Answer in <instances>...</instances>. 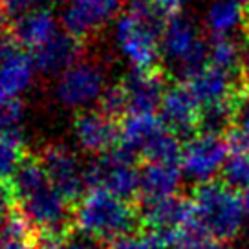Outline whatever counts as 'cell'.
<instances>
[{"mask_svg":"<svg viewBox=\"0 0 249 249\" xmlns=\"http://www.w3.org/2000/svg\"><path fill=\"white\" fill-rule=\"evenodd\" d=\"M17 207L33 233H68L71 203L53 187L37 158H26L11 178Z\"/></svg>","mask_w":249,"mask_h":249,"instance_id":"1","label":"cell"},{"mask_svg":"<svg viewBox=\"0 0 249 249\" xmlns=\"http://www.w3.org/2000/svg\"><path fill=\"white\" fill-rule=\"evenodd\" d=\"M79 231L101 242H114L134 233L140 222V213L128 200L117 198L101 189H88L73 211Z\"/></svg>","mask_w":249,"mask_h":249,"instance_id":"2","label":"cell"},{"mask_svg":"<svg viewBox=\"0 0 249 249\" xmlns=\"http://www.w3.org/2000/svg\"><path fill=\"white\" fill-rule=\"evenodd\" d=\"M195 216L216 242H229L240 233L246 222L242 198L226 183H200L193 195Z\"/></svg>","mask_w":249,"mask_h":249,"instance_id":"3","label":"cell"},{"mask_svg":"<svg viewBox=\"0 0 249 249\" xmlns=\"http://www.w3.org/2000/svg\"><path fill=\"white\" fill-rule=\"evenodd\" d=\"M107 88L105 71L97 62L79 61L57 77L53 95L64 108L85 112L101 103Z\"/></svg>","mask_w":249,"mask_h":249,"instance_id":"4","label":"cell"},{"mask_svg":"<svg viewBox=\"0 0 249 249\" xmlns=\"http://www.w3.org/2000/svg\"><path fill=\"white\" fill-rule=\"evenodd\" d=\"M161 28L143 22L124 11L117 18L114 39L134 70H156L161 55Z\"/></svg>","mask_w":249,"mask_h":249,"instance_id":"5","label":"cell"},{"mask_svg":"<svg viewBox=\"0 0 249 249\" xmlns=\"http://www.w3.org/2000/svg\"><path fill=\"white\" fill-rule=\"evenodd\" d=\"M88 185L123 200L140 195V169L136 158L119 147L97 156V160L88 165Z\"/></svg>","mask_w":249,"mask_h":249,"instance_id":"6","label":"cell"},{"mask_svg":"<svg viewBox=\"0 0 249 249\" xmlns=\"http://www.w3.org/2000/svg\"><path fill=\"white\" fill-rule=\"evenodd\" d=\"M40 163L50 181L70 203L79 202L88 193V167L66 145H50L40 154Z\"/></svg>","mask_w":249,"mask_h":249,"instance_id":"7","label":"cell"},{"mask_svg":"<svg viewBox=\"0 0 249 249\" xmlns=\"http://www.w3.org/2000/svg\"><path fill=\"white\" fill-rule=\"evenodd\" d=\"M227 156V145L222 136L196 132L181 148L179 167L187 178L195 179L200 185L213 181L214 174L222 171Z\"/></svg>","mask_w":249,"mask_h":249,"instance_id":"8","label":"cell"},{"mask_svg":"<svg viewBox=\"0 0 249 249\" xmlns=\"http://www.w3.org/2000/svg\"><path fill=\"white\" fill-rule=\"evenodd\" d=\"M124 0H64L61 8V26L70 35L83 39L101 31L119 18Z\"/></svg>","mask_w":249,"mask_h":249,"instance_id":"9","label":"cell"},{"mask_svg":"<svg viewBox=\"0 0 249 249\" xmlns=\"http://www.w3.org/2000/svg\"><path fill=\"white\" fill-rule=\"evenodd\" d=\"M193 214H195L193 200L176 195L163 200L143 203L140 211V222L147 227V234L152 238L158 249H167L169 234L183 226Z\"/></svg>","mask_w":249,"mask_h":249,"instance_id":"10","label":"cell"},{"mask_svg":"<svg viewBox=\"0 0 249 249\" xmlns=\"http://www.w3.org/2000/svg\"><path fill=\"white\" fill-rule=\"evenodd\" d=\"M37 68L33 57L13 37L0 39V97L18 99L33 85Z\"/></svg>","mask_w":249,"mask_h":249,"instance_id":"11","label":"cell"},{"mask_svg":"<svg viewBox=\"0 0 249 249\" xmlns=\"http://www.w3.org/2000/svg\"><path fill=\"white\" fill-rule=\"evenodd\" d=\"M73 138L81 150L93 156H103L117 147L119 126L116 119L105 114L101 108H90L79 112L75 117Z\"/></svg>","mask_w":249,"mask_h":249,"instance_id":"12","label":"cell"},{"mask_svg":"<svg viewBox=\"0 0 249 249\" xmlns=\"http://www.w3.org/2000/svg\"><path fill=\"white\" fill-rule=\"evenodd\" d=\"M200 112L202 105L196 101L187 85L171 86L160 105V119L176 136L198 130Z\"/></svg>","mask_w":249,"mask_h":249,"instance_id":"13","label":"cell"},{"mask_svg":"<svg viewBox=\"0 0 249 249\" xmlns=\"http://www.w3.org/2000/svg\"><path fill=\"white\" fill-rule=\"evenodd\" d=\"M126 101L128 114H156L163 101L165 85L161 71L156 70H134L121 81Z\"/></svg>","mask_w":249,"mask_h":249,"instance_id":"14","label":"cell"},{"mask_svg":"<svg viewBox=\"0 0 249 249\" xmlns=\"http://www.w3.org/2000/svg\"><path fill=\"white\" fill-rule=\"evenodd\" d=\"M183 85H187V88L193 92L196 101L202 107L211 103L229 101L242 88L238 73L222 70L213 64H207L203 70L187 79Z\"/></svg>","mask_w":249,"mask_h":249,"instance_id":"15","label":"cell"},{"mask_svg":"<svg viewBox=\"0 0 249 249\" xmlns=\"http://www.w3.org/2000/svg\"><path fill=\"white\" fill-rule=\"evenodd\" d=\"M35 68L42 75H61L70 66L79 62L81 57V42L77 37L70 35L68 31L61 30L55 37L48 40L44 46L35 50L33 53Z\"/></svg>","mask_w":249,"mask_h":249,"instance_id":"16","label":"cell"},{"mask_svg":"<svg viewBox=\"0 0 249 249\" xmlns=\"http://www.w3.org/2000/svg\"><path fill=\"white\" fill-rule=\"evenodd\" d=\"M203 44L193 20L181 15L167 20L161 33V53L176 66L183 64Z\"/></svg>","mask_w":249,"mask_h":249,"instance_id":"17","label":"cell"},{"mask_svg":"<svg viewBox=\"0 0 249 249\" xmlns=\"http://www.w3.org/2000/svg\"><path fill=\"white\" fill-rule=\"evenodd\" d=\"M183 171L179 163L145 161L140 169V198L143 203L176 196Z\"/></svg>","mask_w":249,"mask_h":249,"instance_id":"18","label":"cell"},{"mask_svg":"<svg viewBox=\"0 0 249 249\" xmlns=\"http://www.w3.org/2000/svg\"><path fill=\"white\" fill-rule=\"evenodd\" d=\"M59 22L55 15L48 8L35 9L31 13L18 17L13 26V39L30 53L40 46H44L48 40L55 37L62 28H59Z\"/></svg>","mask_w":249,"mask_h":249,"instance_id":"19","label":"cell"},{"mask_svg":"<svg viewBox=\"0 0 249 249\" xmlns=\"http://www.w3.org/2000/svg\"><path fill=\"white\" fill-rule=\"evenodd\" d=\"M163 126V121L156 114H126L119 124L117 147L134 158L143 156V150Z\"/></svg>","mask_w":249,"mask_h":249,"instance_id":"20","label":"cell"},{"mask_svg":"<svg viewBox=\"0 0 249 249\" xmlns=\"http://www.w3.org/2000/svg\"><path fill=\"white\" fill-rule=\"evenodd\" d=\"M246 20V6L240 0H214L211 4L205 24L214 37H229L236 28L244 26Z\"/></svg>","mask_w":249,"mask_h":249,"instance_id":"21","label":"cell"},{"mask_svg":"<svg viewBox=\"0 0 249 249\" xmlns=\"http://www.w3.org/2000/svg\"><path fill=\"white\" fill-rule=\"evenodd\" d=\"M26 160L24 140L17 128L0 130V181H8L17 174Z\"/></svg>","mask_w":249,"mask_h":249,"instance_id":"22","label":"cell"},{"mask_svg":"<svg viewBox=\"0 0 249 249\" xmlns=\"http://www.w3.org/2000/svg\"><path fill=\"white\" fill-rule=\"evenodd\" d=\"M214 238L193 214L181 227L169 234L167 249H211Z\"/></svg>","mask_w":249,"mask_h":249,"instance_id":"23","label":"cell"},{"mask_svg":"<svg viewBox=\"0 0 249 249\" xmlns=\"http://www.w3.org/2000/svg\"><path fill=\"white\" fill-rule=\"evenodd\" d=\"M231 128H233V99L211 103V105L202 107L196 132L224 138Z\"/></svg>","mask_w":249,"mask_h":249,"instance_id":"24","label":"cell"},{"mask_svg":"<svg viewBox=\"0 0 249 249\" xmlns=\"http://www.w3.org/2000/svg\"><path fill=\"white\" fill-rule=\"evenodd\" d=\"M242 52L238 42L231 37H214L209 44V64L222 70L238 73L242 62Z\"/></svg>","mask_w":249,"mask_h":249,"instance_id":"25","label":"cell"},{"mask_svg":"<svg viewBox=\"0 0 249 249\" xmlns=\"http://www.w3.org/2000/svg\"><path fill=\"white\" fill-rule=\"evenodd\" d=\"M222 183L233 191H249V154H229L222 167Z\"/></svg>","mask_w":249,"mask_h":249,"instance_id":"26","label":"cell"},{"mask_svg":"<svg viewBox=\"0 0 249 249\" xmlns=\"http://www.w3.org/2000/svg\"><path fill=\"white\" fill-rule=\"evenodd\" d=\"M101 110L114 119L124 117L128 114V101H126V93H124L121 83L107 88V92L103 93L101 99Z\"/></svg>","mask_w":249,"mask_h":249,"instance_id":"27","label":"cell"},{"mask_svg":"<svg viewBox=\"0 0 249 249\" xmlns=\"http://www.w3.org/2000/svg\"><path fill=\"white\" fill-rule=\"evenodd\" d=\"M22 119V105L18 99L0 97V130H11Z\"/></svg>","mask_w":249,"mask_h":249,"instance_id":"28","label":"cell"},{"mask_svg":"<svg viewBox=\"0 0 249 249\" xmlns=\"http://www.w3.org/2000/svg\"><path fill=\"white\" fill-rule=\"evenodd\" d=\"M233 126L249 132V90L240 88L233 97Z\"/></svg>","mask_w":249,"mask_h":249,"instance_id":"29","label":"cell"},{"mask_svg":"<svg viewBox=\"0 0 249 249\" xmlns=\"http://www.w3.org/2000/svg\"><path fill=\"white\" fill-rule=\"evenodd\" d=\"M110 249H158L152 238L148 234H136L130 233L126 236H121L117 240L110 242Z\"/></svg>","mask_w":249,"mask_h":249,"instance_id":"30","label":"cell"},{"mask_svg":"<svg viewBox=\"0 0 249 249\" xmlns=\"http://www.w3.org/2000/svg\"><path fill=\"white\" fill-rule=\"evenodd\" d=\"M229 154H249V132L242 130L238 126H233L224 136Z\"/></svg>","mask_w":249,"mask_h":249,"instance_id":"31","label":"cell"},{"mask_svg":"<svg viewBox=\"0 0 249 249\" xmlns=\"http://www.w3.org/2000/svg\"><path fill=\"white\" fill-rule=\"evenodd\" d=\"M46 2L48 0H0V4L4 6L6 13L15 17V18L26 15V13H31L35 9L44 8Z\"/></svg>","mask_w":249,"mask_h":249,"instance_id":"32","label":"cell"},{"mask_svg":"<svg viewBox=\"0 0 249 249\" xmlns=\"http://www.w3.org/2000/svg\"><path fill=\"white\" fill-rule=\"evenodd\" d=\"M62 249H103V248H101V240H97V238H93V236H90V234H86L77 229L73 233L66 234Z\"/></svg>","mask_w":249,"mask_h":249,"instance_id":"33","label":"cell"},{"mask_svg":"<svg viewBox=\"0 0 249 249\" xmlns=\"http://www.w3.org/2000/svg\"><path fill=\"white\" fill-rule=\"evenodd\" d=\"M158 8L161 11V15L169 20L172 17H178L181 8L187 4V0H156Z\"/></svg>","mask_w":249,"mask_h":249,"instance_id":"34","label":"cell"},{"mask_svg":"<svg viewBox=\"0 0 249 249\" xmlns=\"http://www.w3.org/2000/svg\"><path fill=\"white\" fill-rule=\"evenodd\" d=\"M0 249H35V244L33 240H24V238L0 236Z\"/></svg>","mask_w":249,"mask_h":249,"instance_id":"35","label":"cell"},{"mask_svg":"<svg viewBox=\"0 0 249 249\" xmlns=\"http://www.w3.org/2000/svg\"><path fill=\"white\" fill-rule=\"evenodd\" d=\"M238 77H240L242 88L249 90V42L248 48L244 50L242 53V62H240V70H238Z\"/></svg>","mask_w":249,"mask_h":249,"instance_id":"36","label":"cell"},{"mask_svg":"<svg viewBox=\"0 0 249 249\" xmlns=\"http://www.w3.org/2000/svg\"><path fill=\"white\" fill-rule=\"evenodd\" d=\"M242 209H244V218H246V222L249 224V191L246 193H242Z\"/></svg>","mask_w":249,"mask_h":249,"instance_id":"37","label":"cell"},{"mask_svg":"<svg viewBox=\"0 0 249 249\" xmlns=\"http://www.w3.org/2000/svg\"><path fill=\"white\" fill-rule=\"evenodd\" d=\"M6 17H8V13H6V9H4V6L0 4V31H2V28H4V24H6Z\"/></svg>","mask_w":249,"mask_h":249,"instance_id":"38","label":"cell"},{"mask_svg":"<svg viewBox=\"0 0 249 249\" xmlns=\"http://www.w3.org/2000/svg\"><path fill=\"white\" fill-rule=\"evenodd\" d=\"M211 249H233V248H229L226 242H218V244H214Z\"/></svg>","mask_w":249,"mask_h":249,"instance_id":"39","label":"cell"},{"mask_svg":"<svg viewBox=\"0 0 249 249\" xmlns=\"http://www.w3.org/2000/svg\"><path fill=\"white\" fill-rule=\"evenodd\" d=\"M240 2H242V4H244V6H246V8L249 9V0H240Z\"/></svg>","mask_w":249,"mask_h":249,"instance_id":"40","label":"cell"}]
</instances>
